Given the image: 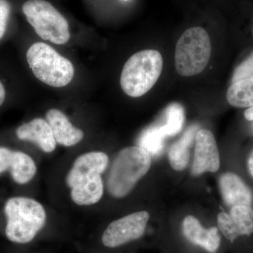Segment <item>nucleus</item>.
<instances>
[{"label":"nucleus","instance_id":"nucleus-26","mask_svg":"<svg viewBox=\"0 0 253 253\" xmlns=\"http://www.w3.org/2000/svg\"></svg>","mask_w":253,"mask_h":253},{"label":"nucleus","instance_id":"nucleus-12","mask_svg":"<svg viewBox=\"0 0 253 253\" xmlns=\"http://www.w3.org/2000/svg\"><path fill=\"white\" fill-rule=\"evenodd\" d=\"M16 135L21 140L36 143L44 152L51 153L56 149V141L49 123L42 118H36L18 126Z\"/></svg>","mask_w":253,"mask_h":253},{"label":"nucleus","instance_id":"nucleus-24","mask_svg":"<svg viewBox=\"0 0 253 253\" xmlns=\"http://www.w3.org/2000/svg\"><path fill=\"white\" fill-rule=\"evenodd\" d=\"M244 116L246 120L253 121V107L249 108L244 113Z\"/></svg>","mask_w":253,"mask_h":253},{"label":"nucleus","instance_id":"nucleus-20","mask_svg":"<svg viewBox=\"0 0 253 253\" xmlns=\"http://www.w3.org/2000/svg\"><path fill=\"white\" fill-rule=\"evenodd\" d=\"M21 151H11L7 148L0 147V174L7 169L13 172L19 158Z\"/></svg>","mask_w":253,"mask_h":253},{"label":"nucleus","instance_id":"nucleus-3","mask_svg":"<svg viewBox=\"0 0 253 253\" xmlns=\"http://www.w3.org/2000/svg\"><path fill=\"white\" fill-rule=\"evenodd\" d=\"M163 67L162 56L154 49L143 50L131 56L123 67L121 85L131 97H140L154 86Z\"/></svg>","mask_w":253,"mask_h":253},{"label":"nucleus","instance_id":"nucleus-21","mask_svg":"<svg viewBox=\"0 0 253 253\" xmlns=\"http://www.w3.org/2000/svg\"><path fill=\"white\" fill-rule=\"evenodd\" d=\"M246 78H253V51L246 61L236 68L233 76L232 83Z\"/></svg>","mask_w":253,"mask_h":253},{"label":"nucleus","instance_id":"nucleus-8","mask_svg":"<svg viewBox=\"0 0 253 253\" xmlns=\"http://www.w3.org/2000/svg\"><path fill=\"white\" fill-rule=\"evenodd\" d=\"M220 166L219 150L211 131L199 129L196 134L194 162L191 173L198 176L205 172H215Z\"/></svg>","mask_w":253,"mask_h":253},{"label":"nucleus","instance_id":"nucleus-15","mask_svg":"<svg viewBox=\"0 0 253 253\" xmlns=\"http://www.w3.org/2000/svg\"><path fill=\"white\" fill-rule=\"evenodd\" d=\"M199 126H193L188 128L184 135L169 149V161L171 167L176 171L184 170L190 159V148L194 142Z\"/></svg>","mask_w":253,"mask_h":253},{"label":"nucleus","instance_id":"nucleus-17","mask_svg":"<svg viewBox=\"0 0 253 253\" xmlns=\"http://www.w3.org/2000/svg\"><path fill=\"white\" fill-rule=\"evenodd\" d=\"M229 216L237 239L253 234V209L251 206H234Z\"/></svg>","mask_w":253,"mask_h":253},{"label":"nucleus","instance_id":"nucleus-6","mask_svg":"<svg viewBox=\"0 0 253 253\" xmlns=\"http://www.w3.org/2000/svg\"><path fill=\"white\" fill-rule=\"evenodd\" d=\"M28 23L42 39L56 44L69 41L71 33L67 20L45 0H28L23 5Z\"/></svg>","mask_w":253,"mask_h":253},{"label":"nucleus","instance_id":"nucleus-14","mask_svg":"<svg viewBox=\"0 0 253 253\" xmlns=\"http://www.w3.org/2000/svg\"><path fill=\"white\" fill-rule=\"evenodd\" d=\"M71 189V198L78 206H90L96 204L104 194L101 174L84 179Z\"/></svg>","mask_w":253,"mask_h":253},{"label":"nucleus","instance_id":"nucleus-7","mask_svg":"<svg viewBox=\"0 0 253 253\" xmlns=\"http://www.w3.org/2000/svg\"><path fill=\"white\" fill-rule=\"evenodd\" d=\"M149 217V212L141 211L113 221L103 234V244L108 248H117L140 239Z\"/></svg>","mask_w":253,"mask_h":253},{"label":"nucleus","instance_id":"nucleus-9","mask_svg":"<svg viewBox=\"0 0 253 253\" xmlns=\"http://www.w3.org/2000/svg\"><path fill=\"white\" fill-rule=\"evenodd\" d=\"M109 164V157L103 152H90L82 155L68 173L66 182L69 187L77 185L91 176L101 174Z\"/></svg>","mask_w":253,"mask_h":253},{"label":"nucleus","instance_id":"nucleus-5","mask_svg":"<svg viewBox=\"0 0 253 253\" xmlns=\"http://www.w3.org/2000/svg\"><path fill=\"white\" fill-rule=\"evenodd\" d=\"M212 45L208 32L201 27L189 28L184 32L175 49L176 71L189 77L202 72L211 56Z\"/></svg>","mask_w":253,"mask_h":253},{"label":"nucleus","instance_id":"nucleus-10","mask_svg":"<svg viewBox=\"0 0 253 253\" xmlns=\"http://www.w3.org/2000/svg\"><path fill=\"white\" fill-rule=\"evenodd\" d=\"M182 232L184 237L191 244L211 253L217 252L221 244L219 229L216 227L205 229L197 218L189 215L182 223Z\"/></svg>","mask_w":253,"mask_h":253},{"label":"nucleus","instance_id":"nucleus-19","mask_svg":"<svg viewBox=\"0 0 253 253\" xmlns=\"http://www.w3.org/2000/svg\"><path fill=\"white\" fill-rule=\"evenodd\" d=\"M167 123L162 126L166 136H173L179 133L184 123V111L178 104H171L166 110Z\"/></svg>","mask_w":253,"mask_h":253},{"label":"nucleus","instance_id":"nucleus-1","mask_svg":"<svg viewBox=\"0 0 253 253\" xmlns=\"http://www.w3.org/2000/svg\"><path fill=\"white\" fill-rule=\"evenodd\" d=\"M7 218L6 237L11 242L27 244L36 237L46 221V212L39 202L25 197H14L5 204Z\"/></svg>","mask_w":253,"mask_h":253},{"label":"nucleus","instance_id":"nucleus-22","mask_svg":"<svg viewBox=\"0 0 253 253\" xmlns=\"http://www.w3.org/2000/svg\"><path fill=\"white\" fill-rule=\"evenodd\" d=\"M10 5L6 0H0V40L4 36L9 19Z\"/></svg>","mask_w":253,"mask_h":253},{"label":"nucleus","instance_id":"nucleus-2","mask_svg":"<svg viewBox=\"0 0 253 253\" xmlns=\"http://www.w3.org/2000/svg\"><path fill=\"white\" fill-rule=\"evenodd\" d=\"M151 166V155L139 146L121 150L113 161L109 179L108 190L111 196L123 198L129 194Z\"/></svg>","mask_w":253,"mask_h":253},{"label":"nucleus","instance_id":"nucleus-25","mask_svg":"<svg viewBox=\"0 0 253 253\" xmlns=\"http://www.w3.org/2000/svg\"><path fill=\"white\" fill-rule=\"evenodd\" d=\"M5 94H6V92H5L4 86H3V84H1V82H0V106H1V104L4 103Z\"/></svg>","mask_w":253,"mask_h":253},{"label":"nucleus","instance_id":"nucleus-4","mask_svg":"<svg viewBox=\"0 0 253 253\" xmlns=\"http://www.w3.org/2000/svg\"><path fill=\"white\" fill-rule=\"evenodd\" d=\"M26 59L34 76L47 85L63 87L74 77L72 63L45 43L33 44L28 50Z\"/></svg>","mask_w":253,"mask_h":253},{"label":"nucleus","instance_id":"nucleus-13","mask_svg":"<svg viewBox=\"0 0 253 253\" xmlns=\"http://www.w3.org/2000/svg\"><path fill=\"white\" fill-rule=\"evenodd\" d=\"M46 118L58 144L72 146L84 137L83 131L73 126L67 116L59 110H49L46 113Z\"/></svg>","mask_w":253,"mask_h":253},{"label":"nucleus","instance_id":"nucleus-16","mask_svg":"<svg viewBox=\"0 0 253 253\" xmlns=\"http://www.w3.org/2000/svg\"><path fill=\"white\" fill-rule=\"evenodd\" d=\"M226 99L234 107H253V78L232 83L226 92Z\"/></svg>","mask_w":253,"mask_h":253},{"label":"nucleus","instance_id":"nucleus-23","mask_svg":"<svg viewBox=\"0 0 253 253\" xmlns=\"http://www.w3.org/2000/svg\"><path fill=\"white\" fill-rule=\"evenodd\" d=\"M248 169L251 175L253 177V151L250 155L249 160H248Z\"/></svg>","mask_w":253,"mask_h":253},{"label":"nucleus","instance_id":"nucleus-18","mask_svg":"<svg viewBox=\"0 0 253 253\" xmlns=\"http://www.w3.org/2000/svg\"><path fill=\"white\" fill-rule=\"evenodd\" d=\"M162 126H151L141 134L139 138V147L146 150L151 156H157L162 153L166 137Z\"/></svg>","mask_w":253,"mask_h":253},{"label":"nucleus","instance_id":"nucleus-11","mask_svg":"<svg viewBox=\"0 0 253 253\" xmlns=\"http://www.w3.org/2000/svg\"><path fill=\"white\" fill-rule=\"evenodd\" d=\"M219 189L224 203L229 207L252 206V191L235 173L226 172L219 178Z\"/></svg>","mask_w":253,"mask_h":253}]
</instances>
